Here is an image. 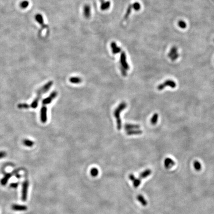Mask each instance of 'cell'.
Returning <instances> with one entry per match:
<instances>
[{
	"label": "cell",
	"instance_id": "d6986e66",
	"mask_svg": "<svg viewBox=\"0 0 214 214\" xmlns=\"http://www.w3.org/2000/svg\"><path fill=\"white\" fill-rule=\"evenodd\" d=\"M69 81L73 84H79L82 82V79L78 77H71L69 78Z\"/></svg>",
	"mask_w": 214,
	"mask_h": 214
},
{
	"label": "cell",
	"instance_id": "7402d4cb",
	"mask_svg": "<svg viewBox=\"0 0 214 214\" xmlns=\"http://www.w3.org/2000/svg\"><path fill=\"white\" fill-rule=\"evenodd\" d=\"M23 143L25 146H26L27 147H32L34 144L33 141L30 140H28V139L24 140L23 141Z\"/></svg>",
	"mask_w": 214,
	"mask_h": 214
},
{
	"label": "cell",
	"instance_id": "1f68e13d",
	"mask_svg": "<svg viewBox=\"0 0 214 214\" xmlns=\"http://www.w3.org/2000/svg\"><path fill=\"white\" fill-rule=\"evenodd\" d=\"M120 71H121V72L122 75V76H125V77L126 76H127V72L126 71V70L124 68H123L122 67H120Z\"/></svg>",
	"mask_w": 214,
	"mask_h": 214
},
{
	"label": "cell",
	"instance_id": "d4e9b609",
	"mask_svg": "<svg viewBox=\"0 0 214 214\" xmlns=\"http://www.w3.org/2000/svg\"><path fill=\"white\" fill-rule=\"evenodd\" d=\"M99 173V171L96 168H93L90 170V174L92 176L95 177L98 176Z\"/></svg>",
	"mask_w": 214,
	"mask_h": 214
},
{
	"label": "cell",
	"instance_id": "5bb4252c",
	"mask_svg": "<svg viewBox=\"0 0 214 214\" xmlns=\"http://www.w3.org/2000/svg\"><path fill=\"white\" fill-rule=\"evenodd\" d=\"M12 176H13L12 174H10V173L6 174L5 175L4 177L1 180V184L2 185H6L7 183L8 180H9V179Z\"/></svg>",
	"mask_w": 214,
	"mask_h": 214
},
{
	"label": "cell",
	"instance_id": "e0dca14e",
	"mask_svg": "<svg viewBox=\"0 0 214 214\" xmlns=\"http://www.w3.org/2000/svg\"><path fill=\"white\" fill-rule=\"evenodd\" d=\"M35 19L44 28L46 27V25H45L44 24L43 16L41 14H37L35 15Z\"/></svg>",
	"mask_w": 214,
	"mask_h": 214
},
{
	"label": "cell",
	"instance_id": "ac0fdd59",
	"mask_svg": "<svg viewBox=\"0 0 214 214\" xmlns=\"http://www.w3.org/2000/svg\"><path fill=\"white\" fill-rule=\"evenodd\" d=\"M152 173V171L150 169H147L143 171L142 173L140 175V178H145L148 176H149Z\"/></svg>",
	"mask_w": 214,
	"mask_h": 214
},
{
	"label": "cell",
	"instance_id": "d590c367",
	"mask_svg": "<svg viewBox=\"0 0 214 214\" xmlns=\"http://www.w3.org/2000/svg\"><path fill=\"white\" fill-rule=\"evenodd\" d=\"M16 176L18 178H19L20 177V175H19V174H18L16 175Z\"/></svg>",
	"mask_w": 214,
	"mask_h": 214
},
{
	"label": "cell",
	"instance_id": "ffe728a7",
	"mask_svg": "<svg viewBox=\"0 0 214 214\" xmlns=\"http://www.w3.org/2000/svg\"><path fill=\"white\" fill-rule=\"evenodd\" d=\"M158 118H159L158 114L157 113H155L150 120V122L151 124L152 125H155L157 124L158 120Z\"/></svg>",
	"mask_w": 214,
	"mask_h": 214
},
{
	"label": "cell",
	"instance_id": "cb8c5ba5",
	"mask_svg": "<svg viewBox=\"0 0 214 214\" xmlns=\"http://www.w3.org/2000/svg\"><path fill=\"white\" fill-rule=\"evenodd\" d=\"M39 101V99H37L36 98L32 102L31 105L30 106V108H32L33 109H36L38 105Z\"/></svg>",
	"mask_w": 214,
	"mask_h": 214
},
{
	"label": "cell",
	"instance_id": "8992f818",
	"mask_svg": "<svg viewBox=\"0 0 214 214\" xmlns=\"http://www.w3.org/2000/svg\"><path fill=\"white\" fill-rule=\"evenodd\" d=\"M53 84V82L52 81H49L48 82H47V83L44 86H43L38 91V95L41 96L42 94L46 93L48 91V90L50 89V88L52 86Z\"/></svg>",
	"mask_w": 214,
	"mask_h": 214
},
{
	"label": "cell",
	"instance_id": "3957f363",
	"mask_svg": "<svg viewBox=\"0 0 214 214\" xmlns=\"http://www.w3.org/2000/svg\"><path fill=\"white\" fill-rule=\"evenodd\" d=\"M28 186H29L28 181L25 180L23 183L22 188L21 199L23 201H25L27 199Z\"/></svg>",
	"mask_w": 214,
	"mask_h": 214
},
{
	"label": "cell",
	"instance_id": "f1b7e54d",
	"mask_svg": "<svg viewBox=\"0 0 214 214\" xmlns=\"http://www.w3.org/2000/svg\"><path fill=\"white\" fill-rule=\"evenodd\" d=\"M178 26L181 28L183 29H185L187 26L186 23L183 20H180L178 22Z\"/></svg>",
	"mask_w": 214,
	"mask_h": 214
},
{
	"label": "cell",
	"instance_id": "4dcf8cb0",
	"mask_svg": "<svg viewBox=\"0 0 214 214\" xmlns=\"http://www.w3.org/2000/svg\"><path fill=\"white\" fill-rule=\"evenodd\" d=\"M132 6H129V7H128V9H127V11H126V14L125 15V19H126V18H128V16H129V15L130 13L131 9H132Z\"/></svg>",
	"mask_w": 214,
	"mask_h": 214
},
{
	"label": "cell",
	"instance_id": "ba28073f",
	"mask_svg": "<svg viewBox=\"0 0 214 214\" xmlns=\"http://www.w3.org/2000/svg\"><path fill=\"white\" fill-rule=\"evenodd\" d=\"M57 93L56 91H53V92H52L50 95V96L44 99L42 101V104L44 105H46L50 104L53 100L54 99H55L57 97Z\"/></svg>",
	"mask_w": 214,
	"mask_h": 214
},
{
	"label": "cell",
	"instance_id": "9c48e42d",
	"mask_svg": "<svg viewBox=\"0 0 214 214\" xmlns=\"http://www.w3.org/2000/svg\"><path fill=\"white\" fill-rule=\"evenodd\" d=\"M175 162L170 158H166L164 161V166L167 169H169L175 165Z\"/></svg>",
	"mask_w": 214,
	"mask_h": 214
},
{
	"label": "cell",
	"instance_id": "7a4b0ae2",
	"mask_svg": "<svg viewBox=\"0 0 214 214\" xmlns=\"http://www.w3.org/2000/svg\"><path fill=\"white\" fill-rule=\"evenodd\" d=\"M167 86H169L171 88H175L176 86V83L174 80L169 79L166 80L163 83L159 84L157 86V89L159 90V91H161V90H163Z\"/></svg>",
	"mask_w": 214,
	"mask_h": 214
},
{
	"label": "cell",
	"instance_id": "4fadbf2b",
	"mask_svg": "<svg viewBox=\"0 0 214 214\" xmlns=\"http://www.w3.org/2000/svg\"><path fill=\"white\" fill-rule=\"evenodd\" d=\"M111 47L112 50V53L113 54H117L120 52L121 49L118 47L115 42H112L111 44Z\"/></svg>",
	"mask_w": 214,
	"mask_h": 214
},
{
	"label": "cell",
	"instance_id": "2e32d148",
	"mask_svg": "<svg viewBox=\"0 0 214 214\" xmlns=\"http://www.w3.org/2000/svg\"><path fill=\"white\" fill-rule=\"evenodd\" d=\"M142 133V131L139 129H133L126 131V134L128 135H139Z\"/></svg>",
	"mask_w": 214,
	"mask_h": 214
},
{
	"label": "cell",
	"instance_id": "603a6c76",
	"mask_svg": "<svg viewBox=\"0 0 214 214\" xmlns=\"http://www.w3.org/2000/svg\"><path fill=\"white\" fill-rule=\"evenodd\" d=\"M193 166L195 169L197 171H200L201 170L202 167L200 163L198 161H195L193 163Z\"/></svg>",
	"mask_w": 214,
	"mask_h": 214
},
{
	"label": "cell",
	"instance_id": "9a60e30c",
	"mask_svg": "<svg viewBox=\"0 0 214 214\" xmlns=\"http://www.w3.org/2000/svg\"><path fill=\"white\" fill-rule=\"evenodd\" d=\"M140 128V126L137 125H133V124H126L125 125V128L126 131L133 130V129H139Z\"/></svg>",
	"mask_w": 214,
	"mask_h": 214
},
{
	"label": "cell",
	"instance_id": "d6a6232c",
	"mask_svg": "<svg viewBox=\"0 0 214 214\" xmlns=\"http://www.w3.org/2000/svg\"><path fill=\"white\" fill-rule=\"evenodd\" d=\"M6 156V153L5 151H0V159L5 157Z\"/></svg>",
	"mask_w": 214,
	"mask_h": 214
},
{
	"label": "cell",
	"instance_id": "484cf974",
	"mask_svg": "<svg viewBox=\"0 0 214 214\" xmlns=\"http://www.w3.org/2000/svg\"><path fill=\"white\" fill-rule=\"evenodd\" d=\"M133 186L135 188H137L141 184V180L140 178H135L133 181Z\"/></svg>",
	"mask_w": 214,
	"mask_h": 214
},
{
	"label": "cell",
	"instance_id": "5b68a950",
	"mask_svg": "<svg viewBox=\"0 0 214 214\" xmlns=\"http://www.w3.org/2000/svg\"><path fill=\"white\" fill-rule=\"evenodd\" d=\"M120 63L121 64V67H122L123 68H124L126 70L129 69V66L126 61V54L124 52H122L120 55Z\"/></svg>",
	"mask_w": 214,
	"mask_h": 214
},
{
	"label": "cell",
	"instance_id": "277c9868",
	"mask_svg": "<svg viewBox=\"0 0 214 214\" xmlns=\"http://www.w3.org/2000/svg\"><path fill=\"white\" fill-rule=\"evenodd\" d=\"M168 57L172 61H176L179 57V54L177 53V48L176 46L171 48L168 54Z\"/></svg>",
	"mask_w": 214,
	"mask_h": 214
},
{
	"label": "cell",
	"instance_id": "6da1fadb",
	"mask_svg": "<svg viewBox=\"0 0 214 214\" xmlns=\"http://www.w3.org/2000/svg\"><path fill=\"white\" fill-rule=\"evenodd\" d=\"M127 105L126 102H121L117 107V108L115 109L113 114L114 117L116 119L117 121V129L120 130L121 128V121L120 117V114L122 111L125 110L126 108Z\"/></svg>",
	"mask_w": 214,
	"mask_h": 214
},
{
	"label": "cell",
	"instance_id": "30bf717a",
	"mask_svg": "<svg viewBox=\"0 0 214 214\" xmlns=\"http://www.w3.org/2000/svg\"><path fill=\"white\" fill-rule=\"evenodd\" d=\"M12 209L16 211H25L27 210V207L25 205L13 204L12 206Z\"/></svg>",
	"mask_w": 214,
	"mask_h": 214
},
{
	"label": "cell",
	"instance_id": "7c38bea8",
	"mask_svg": "<svg viewBox=\"0 0 214 214\" xmlns=\"http://www.w3.org/2000/svg\"><path fill=\"white\" fill-rule=\"evenodd\" d=\"M101 10L102 11H107L108 10L110 6L111 3L110 1H105L104 0H101Z\"/></svg>",
	"mask_w": 214,
	"mask_h": 214
},
{
	"label": "cell",
	"instance_id": "83f0119b",
	"mask_svg": "<svg viewBox=\"0 0 214 214\" xmlns=\"http://www.w3.org/2000/svg\"><path fill=\"white\" fill-rule=\"evenodd\" d=\"M29 6V2L27 1H24L22 2L20 4V6L22 8V9H26Z\"/></svg>",
	"mask_w": 214,
	"mask_h": 214
},
{
	"label": "cell",
	"instance_id": "8fae6325",
	"mask_svg": "<svg viewBox=\"0 0 214 214\" xmlns=\"http://www.w3.org/2000/svg\"><path fill=\"white\" fill-rule=\"evenodd\" d=\"M83 14L85 18L88 19L91 15V7L88 5H86L83 7Z\"/></svg>",
	"mask_w": 214,
	"mask_h": 214
},
{
	"label": "cell",
	"instance_id": "44dd1931",
	"mask_svg": "<svg viewBox=\"0 0 214 214\" xmlns=\"http://www.w3.org/2000/svg\"><path fill=\"white\" fill-rule=\"evenodd\" d=\"M137 199L138 200V201L140 202L143 206H146L147 205V201L145 200V199L144 198V197L141 195H139L137 196Z\"/></svg>",
	"mask_w": 214,
	"mask_h": 214
},
{
	"label": "cell",
	"instance_id": "836d02e7",
	"mask_svg": "<svg viewBox=\"0 0 214 214\" xmlns=\"http://www.w3.org/2000/svg\"><path fill=\"white\" fill-rule=\"evenodd\" d=\"M18 185H19V183H11V184H10V187H12V188H17V187H18Z\"/></svg>",
	"mask_w": 214,
	"mask_h": 214
},
{
	"label": "cell",
	"instance_id": "52a82bcc",
	"mask_svg": "<svg viewBox=\"0 0 214 214\" xmlns=\"http://www.w3.org/2000/svg\"><path fill=\"white\" fill-rule=\"evenodd\" d=\"M41 120L43 123H45L47 120V108L45 106H42L40 112Z\"/></svg>",
	"mask_w": 214,
	"mask_h": 214
},
{
	"label": "cell",
	"instance_id": "f546056e",
	"mask_svg": "<svg viewBox=\"0 0 214 214\" xmlns=\"http://www.w3.org/2000/svg\"><path fill=\"white\" fill-rule=\"evenodd\" d=\"M30 106L27 104H19L18 105V108L19 109H28Z\"/></svg>",
	"mask_w": 214,
	"mask_h": 214
},
{
	"label": "cell",
	"instance_id": "4316f807",
	"mask_svg": "<svg viewBox=\"0 0 214 214\" xmlns=\"http://www.w3.org/2000/svg\"><path fill=\"white\" fill-rule=\"evenodd\" d=\"M132 6L133 9L136 11H139L141 9V5L138 2H135V3H133Z\"/></svg>",
	"mask_w": 214,
	"mask_h": 214
},
{
	"label": "cell",
	"instance_id": "e575fe53",
	"mask_svg": "<svg viewBox=\"0 0 214 214\" xmlns=\"http://www.w3.org/2000/svg\"><path fill=\"white\" fill-rule=\"evenodd\" d=\"M129 178L131 180V181H132V182H133V181L135 179V176L133 175V174H130L129 176Z\"/></svg>",
	"mask_w": 214,
	"mask_h": 214
}]
</instances>
